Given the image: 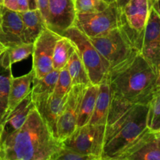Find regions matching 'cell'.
Segmentation results:
<instances>
[{"label": "cell", "mask_w": 160, "mask_h": 160, "mask_svg": "<svg viewBox=\"0 0 160 160\" xmlns=\"http://www.w3.org/2000/svg\"><path fill=\"white\" fill-rule=\"evenodd\" d=\"M148 105H134L112 97L101 158L123 159L149 131Z\"/></svg>", "instance_id": "cell-1"}, {"label": "cell", "mask_w": 160, "mask_h": 160, "mask_svg": "<svg viewBox=\"0 0 160 160\" xmlns=\"http://www.w3.org/2000/svg\"><path fill=\"white\" fill-rule=\"evenodd\" d=\"M62 148L44 119L33 109L23 126L0 146L2 160H49Z\"/></svg>", "instance_id": "cell-2"}, {"label": "cell", "mask_w": 160, "mask_h": 160, "mask_svg": "<svg viewBox=\"0 0 160 160\" xmlns=\"http://www.w3.org/2000/svg\"><path fill=\"white\" fill-rule=\"evenodd\" d=\"M112 97L134 105H148L157 91V74L140 53L110 69L106 75Z\"/></svg>", "instance_id": "cell-3"}, {"label": "cell", "mask_w": 160, "mask_h": 160, "mask_svg": "<svg viewBox=\"0 0 160 160\" xmlns=\"http://www.w3.org/2000/svg\"><path fill=\"white\" fill-rule=\"evenodd\" d=\"M61 36H66L73 42L87 70L91 83L99 84L110 70L109 62L92 45L88 38L76 27H70Z\"/></svg>", "instance_id": "cell-4"}, {"label": "cell", "mask_w": 160, "mask_h": 160, "mask_svg": "<svg viewBox=\"0 0 160 160\" xmlns=\"http://www.w3.org/2000/svg\"><path fill=\"white\" fill-rule=\"evenodd\" d=\"M89 40L109 62L110 69L139 52L119 27L101 36L90 38Z\"/></svg>", "instance_id": "cell-5"}, {"label": "cell", "mask_w": 160, "mask_h": 160, "mask_svg": "<svg viewBox=\"0 0 160 160\" xmlns=\"http://www.w3.org/2000/svg\"><path fill=\"white\" fill-rule=\"evenodd\" d=\"M122 9L115 2L109 3L105 10L93 13H76L73 26L88 38L101 36L118 28L120 24Z\"/></svg>", "instance_id": "cell-6"}, {"label": "cell", "mask_w": 160, "mask_h": 160, "mask_svg": "<svg viewBox=\"0 0 160 160\" xmlns=\"http://www.w3.org/2000/svg\"><path fill=\"white\" fill-rule=\"evenodd\" d=\"M106 125L88 124L78 128L62 142L63 148L77 152L101 157Z\"/></svg>", "instance_id": "cell-7"}, {"label": "cell", "mask_w": 160, "mask_h": 160, "mask_svg": "<svg viewBox=\"0 0 160 160\" xmlns=\"http://www.w3.org/2000/svg\"><path fill=\"white\" fill-rule=\"evenodd\" d=\"M60 37L61 35L47 28L34 42L32 70L37 79L42 78L53 70V52L56 42Z\"/></svg>", "instance_id": "cell-8"}, {"label": "cell", "mask_w": 160, "mask_h": 160, "mask_svg": "<svg viewBox=\"0 0 160 160\" xmlns=\"http://www.w3.org/2000/svg\"><path fill=\"white\" fill-rule=\"evenodd\" d=\"M88 85L78 84L72 86L66 104L57 123V139L60 142L67 139L78 125L80 107Z\"/></svg>", "instance_id": "cell-9"}, {"label": "cell", "mask_w": 160, "mask_h": 160, "mask_svg": "<svg viewBox=\"0 0 160 160\" xmlns=\"http://www.w3.org/2000/svg\"><path fill=\"white\" fill-rule=\"evenodd\" d=\"M140 54L157 74L160 70V16L152 6L144 30Z\"/></svg>", "instance_id": "cell-10"}, {"label": "cell", "mask_w": 160, "mask_h": 160, "mask_svg": "<svg viewBox=\"0 0 160 160\" xmlns=\"http://www.w3.org/2000/svg\"><path fill=\"white\" fill-rule=\"evenodd\" d=\"M0 42L6 48L24 43L23 22L19 12L0 6Z\"/></svg>", "instance_id": "cell-11"}, {"label": "cell", "mask_w": 160, "mask_h": 160, "mask_svg": "<svg viewBox=\"0 0 160 160\" xmlns=\"http://www.w3.org/2000/svg\"><path fill=\"white\" fill-rule=\"evenodd\" d=\"M75 17L74 0H48V29L62 35L73 26Z\"/></svg>", "instance_id": "cell-12"}, {"label": "cell", "mask_w": 160, "mask_h": 160, "mask_svg": "<svg viewBox=\"0 0 160 160\" xmlns=\"http://www.w3.org/2000/svg\"><path fill=\"white\" fill-rule=\"evenodd\" d=\"M34 108L35 107L31 99V94L30 93L21 102L19 103L9 115L0 123V146L9 135L18 131L23 126L28 116Z\"/></svg>", "instance_id": "cell-13"}, {"label": "cell", "mask_w": 160, "mask_h": 160, "mask_svg": "<svg viewBox=\"0 0 160 160\" xmlns=\"http://www.w3.org/2000/svg\"><path fill=\"white\" fill-rule=\"evenodd\" d=\"M58 70H52L42 78H34L31 88V99L41 116L43 115L48 99L54 92L55 86L57 81Z\"/></svg>", "instance_id": "cell-14"}, {"label": "cell", "mask_w": 160, "mask_h": 160, "mask_svg": "<svg viewBox=\"0 0 160 160\" xmlns=\"http://www.w3.org/2000/svg\"><path fill=\"white\" fill-rule=\"evenodd\" d=\"M151 7L149 0H130L122 9L123 20L131 29L143 34Z\"/></svg>", "instance_id": "cell-15"}, {"label": "cell", "mask_w": 160, "mask_h": 160, "mask_svg": "<svg viewBox=\"0 0 160 160\" xmlns=\"http://www.w3.org/2000/svg\"><path fill=\"white\" fill-rule=\"evenodd\" d=\"M34 78L35 74L33 70L23 76L12 78L8 97L7 109L0 123L9 115V113L18 106L19 103L23 101L25 97L31 93Z\"/></svg>", "instance_id": "cell-16"}, {"label": "cell", "mask_w": 160, "mask_h": 160, "mask_svg": "<svg viewBox=\"0 0 160 160\" xmlns=\"http://www.w3.org/2000/svg\"><path fill=\"white\" fill-rule=\"evenodd\" d=\"M123 159L160 160V148L156 134L147 132Z\"/></svg>", "instance_id": "cell-17"}, {"label": "cell", "mask_w": 160, "mask_h": 160, "mask_svg": "<svg viewBox=\"0 0 160 160\" xmlns=\"http://www.w3.org/2000/svg\"><path fill=\"white\" fill-rule=\"evenodd\" d=\"M112 98V91L109 87L107 77H106L98 84V92L95 102V109L88 123L106 125Z\"/></svg>", "instance_id": "cell-18"}, {"label": "cell", "mask_w": 160, "mask_h": 160, "mask_svg": "<svg viewBox=\"0 0 160 160\" xmlns=\"http://www.w3.org/2000/svg\"><path fill=\"white\" fill-rule=\"evenodd\" d=\"M23 22L24 43H34L42 31L47 28L45 19L38 9L19 12Z\"/></svg>", "instance_id": "cell-19"}, {"label": "cell", "mask_w": 160, "mask_h": 160, "mask_svg": "<svg viewBox=\"0 0 160 160\" xmlns=\"http://www.w3.org/2000/svg\"><path fill=\"white\" fill-rule=\"evenodd\" d=\"M12 63L7 49L0 55V121L7 109L12 80Z\"/></svg>", "instance_id": "cell-20"}, {"label": "cell", "mask_w": 160, "mask_h": 160, "mask_svg": "<svg viewBox=\"0 0 160 160\" xmlns=\"http://www.w3.org/2000/svg\"><path fill=\"white\" fill-rule=\"evenodd\" d=\"M67 98H68V95L64 96L63 98H58L52 95V96L48 99L45 112L42 116L51 131L52 134L56 138H57L58 120L62 113Z\"/></svg>", "instance_id": "cell-21"}, {"label": "cell", "mask_w": 160, "mask_h": 160, "mask_svg": "<svg viewBox=\"0 0 160 160\" xmlns=\"http://www.w3.org/2000/svg\"><path fill=\"white\" fill-rule=\"evenodd\" d=\"M98 92V84L88 85L80 107L77 128L88 124L90 121L95 109V102Z\"/></svg>", "instance_id": "cell-22"}, {"label": "cell", "mask_w": 160, "mask_h": 160, "mask_svg": "<svg viewBox=\"0 0 160 160\" xmlns=\"http://www.w3.org/2000/svg\"><path fill=\"white\" fill-rule=\"evenodd\" d=\"M76 48L75 45L70 38L66 36H61L56 42L53 52V70L59 71L63 69Z\"/></svg>", "instance_id": "cell-23"}, {"label": "cell", "mask_w": 160, "mask_h": 160, "mask_svg": "<svg viewBox=\"0 0 160 160\" xmlns=\"http://www.w3.org/2000/svg\"><path fill=\"white\" fill-rule=\"evenodd\" d=\"M66 67L71 78L72 86L78 84L88 85L92 84L87 70L77 51V48L70 57Z\"/></svg>", "instance_id": "cell-24"}, {"label": "cell", "mask_w": 160, "mask_h": 160, "mask_svg": "<svg viewBox=\"0 0 160 160\" xmlns=\"http://www.w3.org/2000/svg\"><path fill=\"white\" fill-rule=\"evenodd\" d=\"M147 125L150 132L160 134V89L156 91L148 104Z\"/></svg>", "instance_id": "cell-25"}, {"label": "cell", "mask_w": 160, "mask_h": 160, "mask_svg": "<svg viewBox=\"0 0 160 160\" xmlns=\"http://www.w3.org/2000/svg\"><path fill=\"white\" fill-rule=\"evenodd\" d=\"M109 3L105 0H74L76 13H93L108 8Z\"/></svg>", "instance_id": "cell-26"}, {"label": "cell", "mask_w": 160, "mask_h": 160, "mask_svg": "<svg viewBox=\"0 0 160 160\" xmlns=\"http://www.w3.org/2000/svg\"><path fill=\"white\" fill-rule=\"evenodd\" d=\"M71 88V78L67 67H65L63 69L59 70L52 95L58 98H63L64 96L68 95Z\"/></svg>", "instance_id": "cell-27"}, {"label": "cell", "mask_w": 160, "mask_h": 160, "mask_svg": "<svg viewBox=\"0 0 160 160\" xmlns=\"http://www.w3.org/2000/svg\"><path fill=\"white\" fill-rule=\"evenodd\" d=\"M33 50L34 43H22L7 48L12 65L27 59L30 55H32Z\"/></svg>", "instance_id": "cell-28"}, {"label": "cell", "mask_w": 160, "mask_h": 160, "mask_svg": "<svg viewBox=\"0 0 160 160\" xmlns=\"http://www.w3.org/2000/svg\"><path fill=\"white\" fill-rule=\"evenodd\" d=\"M100 159L101 157L98 156L82 154L63 147L52 158L54 160H100Z\"/></svg>", "instance_id": "cell-29"}, {"label": "cell", "mask_w": 160, "mask_h": 160, "mask_svg": "<svg viewBox=\"0 0 160 160\" xmlns=\"http://www.w3.org/2000/svg\"><path fill=\"white\" fill-rule=\"evenodd\" d=\"M37 3L38 9L41 12L47 25L48 18V0H37Z\"/></svg>", "instance_id": "cell-30"}, {"label": "cell", "mask_w": 160, "mask_h": 160, "mask_svg": "<svg viewBox=\"0 0 160 160\" xmlns=\"http://www.w3.org/2000/svg\"><path fill=\"white\" fill-rule=\"evenodd\" d=\"M29 10L28 0H17V12H26Z\"/></svg>", "instance_id": "cell-31"}, {"label": "cell", "mask_w": 160, "mask_h": 160, "mask_svg": "<svg viewBox=\"0 0 160 160\" xmlns=\"http://www.w3.org/2000/svg\"><path fill=\"white\" fill-rule=\"evenodd\" d=\"M3 5L8 9L17 12V0H4Z\"/></svg>", "instance_id": "cell-32"}, {"label": "cell", "mask_w": 160, "mask_h": 160, "mask_svg": "<svg viewBox=\"0 0 160 160\" xmlns=\"http://www.w3.org/2000/svg\"><path fill=\"white\" fill-rule=\"evenodd\" d=\"M28 6H29V10H34L38 9L37 0H28Z\"/></svg>", "instance_id": "cell-33"}, {"label": "cell", "mask_w": 160, "mask_h": 160, "mask_svg": "<svg viewBox=\"0 0 160 160\" xmlns=\"http://www.w3.org/2000/svg\"><path fill=\"white\" fill-rule=\"evenodd\" d=\"M130 0H112V2H115L116 4L117 5L119 8L120 9H123V8L124 7L125 5L129 2Z\"/></svg>", "instance_id": "cell-34"}, {"label": "cell", "mask_w": 160, "mask_h": 160, "mask_svg": "<svg viewBox=\"0 0 160 160\" xmlns=\"http://www.w3.org/2000/svg\"><path fill=\"white\" fill-rule=\"evenodd\" d=\"M152 8L156 11L158 14L160 16V0H156L154 2V4L152 5Z\"/></svg>", "instance_id": "cell-35"}, {"label": "cell", "mask_w": 160, "mask_h": 160, "mask_svg": "<svg viewBox=\"0 0 160 160\" xmlns=\"http://www.w3.org/2000/svg\"><path fill=\"white\" fill-rule=\"evenodd\" d=\"M156 88H157V90L160 89V70H159L157 73V79H156Z\"/></svg>", "instance_id": "cell-36"}, {"label": "cell", "mask_w": 160, "mask_h": 160, "mask_svg": "<svg viewBox=\"0 0 160 160\" xmlns=\"http://www.w3.org/2000/svg\"><path fill=\"white\" fill-rule=\"evenodd\" d=\"M6 49H7V48H6V47H5L4 45H3L2 44L1 42H0V55H1L2 53L3 52H5V51H6Z\"/></svg>", "instance_id": "cell-37"}, {"label": "cell", "mask_w": 160, "mask_h": 160, "mask_svg": "<svg viewBox=\"0 0 160 160\" xmlns=\"http://www.w3.org/2000/svg\"><path fill=\"white\" fill-rule=\"evenodd\" d=\"M156 137H157V142H158V145L160 148V134H156Z\"/></svg>", "instance_id": "cell-38"}, {"label": "cell", "mask_w": 160, "mask_h": 160, "mask_svg": "<svg viewBox=\"0 0 160 160\" xmlns=\"http://www.w3.org/2000/svg\"><path fill=\"white\" fill-rule=\"evenodd\" d=\"M100 160H125V159H108V158H101Z\"/></svg>", "instance_id": "cell-39"}, {"label": "cell", "mask_w": 160, "mask_h": 160, "mask_svg": "<svg viewBox=\"0 0 160 160\" xmlns=\"http://www.w3.org/2000/svg\"><path fill=\"white\" fill-rule=\"evenodd\" d=\"M156 0H149V2H150V3H151L152 6V5L154 4V2H156Z\"/></svg>", "instance_id": "cell-40"}, {"label": "cell", "mask_w": 160, "mask_h": 160, "mask_svg": "<svg viewBox=\"0 0 160 160\" xmlns=\"http://www.w3.org/2000/svg\"><path fill=\"white\" fill-rule=\"evenodd\" d=\"M105 1L107 2L108 3H111V2H112V0H105Z\"/></svg>", "instance_id": "cell-41"}, {"label": "cell", "mask_w": 160, "mask_h": 160, "mask_svg": "<svg viewBox=\"0 0 160 160\" xmlns=\"http://www.w3.org/2000/svg\"><path fill=\"white\" fill-rule=\"evenodd\" d=\"M3 2H4V0H0V6L3 5Z\"/></svg>", "instance_id": "cell-42"}, {"label": "cell", "mask_w": 160, "mask_h": 160, "mask_svg": "<svg viewBox=\"0 0 160 160\" xmlns=\"http://www.w3.org/2000/svg\"><path fill=\"white\" fill-rule=\"evenodd\" d=\"M0 160H2V159H1V158H0Z\"/></svg>", "instance_id": "cell-43"}, {"label": "cell", "mask_w": 160, "mask_h": 160, "mask_svg": "<svg viewBox=\"0 0 160 160\" xmlns=\"http://www.w3.org/2000/svg\"><path fill=\"white\" fill-rule=\"evenodd\" d=\"M49 160H54V159H49Z\"/></svg>", "instance_id": "cell-44"}, {"label": "cell", "mask_w": 160, "mask_h": 160, "mask_svg": "<svg viewBox=\"0 0 160 160\" xmlns=\"http://www.w3.org/2000/svg\"></svg>", "instance_id": "cell-45"}]
</instances>
